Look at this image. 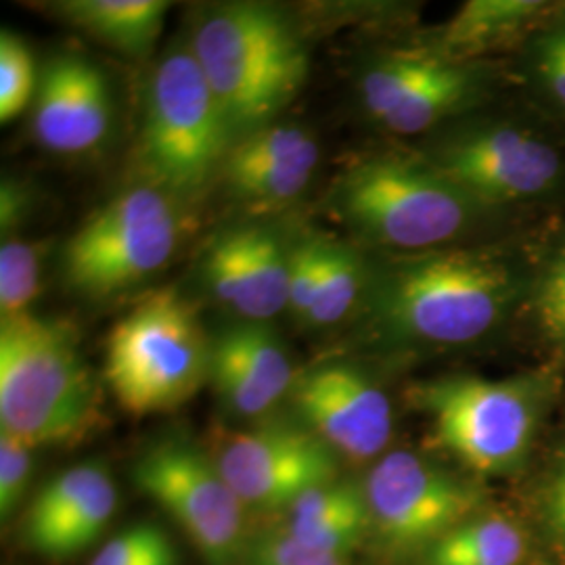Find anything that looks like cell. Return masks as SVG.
Wrapping results in <instances>:
<instances>
[{
    "instance_id": "32",
    "label": "cell",
    "mask_w": 565,
    "mask_h": 565,
    "mask_svg": "<svg viewBox=\"0 0 565 565\" xmlns=\"http://www.w3.org/2000/svg\"><path fill=\"white\" fill-rule=\"evenodd\" d=\"M541 323L555 340L565 342V252L546 273L539 291Z\"/></svg>"
},
{
    "instance_id": "19",
    "label": "cell",
    "mask_w": 565,
    "mask_h": 565,
    "mask_svg": "<svg viewBox=\"0 0 565 565\" xmlns=\"http://www.w3.org/2000/svg\"><path fill=\"white\" fill-rule=\"evenodd\" d=\"M282 527L302 545L343 557L371 530L364 486L331 482L306 492L287 509Z\"/></svg>"
},
{
    "instance_id": "1",
    "label": "cell",
    "mask_w": 565,
    "mask_h": 565,
    "mask_svg": "<svg viewBox=\"0 0 565 565\" xmlns=\"http://www.w3.org/2000/svg\"><path fill=\"white\" fill-rule=\"evenodd\" d=\"M99 392L72 324L30 315L0 321V431L30 448L82 440Z\"/></svg>"
},
{
    "instance_id": "18",
    "label": "cell",
    "mask_w": 565,
    "mask_h": 565,
    "mask_svg": "<svg viewBox=\"0 0 565 565\" xmlns=\"http://www.w3.org/2000/svg\"><path fill=\"white\" fill-rule=\"evenodd\" d=\"M210 382L231 411L256 417L294 390L296 377L277 335L263 323L243 321L212 340Z\"/></svg>"
},
{
    "instance_id": "10",
    "label": "cell",
    "mask_w": 565,
    "mask_h": 565,
    "mask_svg": "<svg viewBox=\"0 0 565 565\" xmlns=\"http://www.w3.org/2000/svg\"><path fill=\"white\" fill-rule=\"evenodd\" d=\"M371 530L394 551L436 545L471 520L480 492L415 452H390L364 482Z\"/></svg>"
},
{
    "instance_id": "28",
    "label": "cell",
    "mask_w": 565,
    "mask_h": 565,
    "mask_svg": "<svg viewBox=\"0 0 565 565\" xmlns=\"http://www.w3.org/2000/svg\"><path fill=\"white\" fill-rule=\"evenodd\" d=\"M90 565H179V555L160 525L141 522L105 543Z\"/></svg>"
},
{
    "instance_id": "7",
    "label": "cell",
    "mask_w": 565,
    "mask_h": 565,
    "mask_svg": "<svg viewBox=\"0 0 565 565\" xmlns=\"http://www.w3.org/2000/svg\"><path fill=\"white\" fill-rule=\"evenodd\" d=\"M545 387L534 377H443L415 390L438 445L482 476L515 469L532 445Z\"/></svg>"
},
{
    "instance_id": "33",
    "label": "cell",
    "mask_w": 565,
    "mask_h": 565,
    "mask_svg": "<svg viewBox=\"0 0 565 565\" xmlns=\"http://www.w3.org/2000/svg\"><path fill=\"white\" fill-rule=\"evenodd\" d=\"M541 72L555 97L565 105V30L541 44Z\"/></svg>"
},
{
    "instance_id": "24",
    "label": "cell",
    "mask_w": 565,
    "mask_h": 565,
    "mask_svg": "<svg viewBox=\"0 0 565 565\" xmlns=\"http://www.w3.org/2000/svg\"><path fill=\"white\" fill-rule=\"evenodd\" d=\"M539 2L520 0H476L467 2L463 11L450 21L446 30V46L480 49L490 42L501 41L518 30L534 11Z\"/></svg>"
},
{
    "instance_id": "4",
    "label": "cell",
    "mask_w": 565,
    "mask_h": 565,
    "mask_svg": "<svg viewBox=\"0 0 565 565\" xmlns=\"http://www.w3.org/2000/svg\"><path fill=\"white\" fill-rule=\"evenodd\" d=\"M212 340L177 287L149 291L114 324L105 382L121 411L149 417L177 411L210 382Z\"/></svg>"
},
{
    "instance_id": "21",
    "label": "cell",
    "mask_w": 565,
    "mask_h": 565,
    "mask_svg": "<svg viewBox=\"0 0 565 565\" xmlns=\"http://www.w3.org/2000/svg\"><path fill=\"white\" fill-rule=\"evenodd\" d=\"M522 530L499 515L471 518L429 546V565H520Z\"/></svg>"
},
{
    "instance_id": "23",
    "label": "cell",
    "mask_w": 565,
    "mask_h": 565,
    "mask_svg": "<svg viewBox=\"0 0 565 565\" xmlns=\"http://www.w3.org/2000/svg\"><path fill=\"white\" fill-rule=\"evenodd\" d=\"M445 60L427 53H396L377 61L363 81L369 114L384 121L424 84Z\"/></svg>"
},
{
    "instance_id": "22",
    "label": "cell",
    "mask_w": 565,
    "mask_h": 565,
    "mask_svg": "<svg viewBox=\"0 0 565 565\" xmlns=\"http://www.w3.org/2000/svg\"><path fill=\"white\" fill-rule=\"evenodd\" d=\"M467 70L443 61L438 70L392 116L385 118L384 124L398 135L424 132L469 97L473 88Z\"/></svg>"
},
{
    "instance_id": "2",
    "label": "cell",
    "mask_w": 565,
    "mask_h": 565,
    "mask_svg": "<svg viewBox=\"0 0 565 565\" xmlns=\"http://www.w3.org/2000/svg\"><path fill=\"white\" fill-rule=\"evenodd\" d=\"M193 55L235 139L266 126L308 76V53L281 11L228 2L200 23Z\"/></svg>"
},
{
    "instance_id": "17",
    "label": "cell",
    "mask_w": 565,
    "mask_h": 565,
    "mask_svg": "<svg viewBox=\"0 0 565 565\" xmlns=\"http://www.w3.org/2000/svg\"><path fill=\"white\" fill-rule=\"evenodd\" d=\"M319 163L317 141L298 126H263L231 145L221 177L243 205L281 207L302 195Z\"/></svg>"
},
{
    "instance_id": "27",
    "label": "cell",
    "mask_w": 565,
    "mask_h": 565,
    "mask_svg": "<svg viewBox=\"0 0 565 565\" xmlns=\"http://www.w3.org/2000/svg\"><path fill=\"white\" fill-rule=\"evenodd\" d=\"M39 76L25 42L9 30L0 34V121L15 120L34 102Z\"/></svg>"
},
{
    "instance_id": "35",
    "label": "cell",
    "mask_w": 565,
    "mask_h": 565,
    "mask_svg": "<svg viewBox=\"0 0 565 565\" xmlns=\"http://www.w3.org/2000/svg\"><path fill=\"white\" fill-rule=\"evenodd\" d=\"M2 212V228L7 231V226H13V224L20 221L21 216L25 214V195L23 191H18L13 184H4L2 186V203H0Z\"/></svg>"
},
{
    "instance_id": "3",
    "label": "cell",
    "mask_w": 565,
    "mask_h": 565,
    "mask_svg": "<svg viewBox=\"0 0 565 565\" xmlns=\"http://www.w3.org/2000/svg\"><path fill=\"white\" fill-rule=\"evenodd\" d=\"M511 296V275L494 258L461 249L422 252L382 273L375 315L398 340L457 345L499 323Z\"/></svg>"
},
{
    "instance_id": "11",
    "label": "cell",
    "mask_w": 565,
    "mask_h": 565,
    "mask_svg": "<svg viewBox=\"0 0 565 565\" xmlns=\"http://www.w3.org/2000/svg\"><path fill=\"white\" fill-rule=\"evenodd\" d=\"M214 461L247 509H289L306 492L338 482V455L306 425L226 436Z\"/></svg>"
},
{
    "instance_id": "29",
    "label": "cell",
    "mask_w": 565,
    "mask_h": 565,
    "mask_svg": "<svg viewBox=\"0 0 565 565\" xmlns=\"http://www.w3.org/2000/svg\"><path fill=\"white\" fill-rule=\"evenodd\" d=\"M327 243L308 239L289 252L287 308L306 321L323 275Z\"/></svg>"
},
{
    "instance_id": "26",
    "label": "cell",
    "mask_w": 565,
    "mask_h": 565,
    "mask_svg": "<svg viewBox=\"0 0 565 565\" xmlns=\"http://www.w3.org/2000/svg\"><path fill=\"white\" fill-rule=\"evenodd\" d=\"M41 252L34 243L0 245V317L15 319L30 315V306L41 294Z\"/></svg>"
},
{
    "instance_id": "13",
    "label": "cell",
    "mask_w": 565,
    "mask_h": 565,
    "mask_svg": "<svg viewBox=\"0 0 565 565\" xmlns=\"http://www.w3.org/2000/svg\"><path fill=\"white\" fill-rule=\"evenodd\" d=\"M291 396L303 425L338 457L369 461L390 443V401L356 366H317L296 382Z\"/></svg>"
},
{
    "instance_id": "16",
    "label": "cell",
    "mask_w": 565,
    "mask_h": 565,
    "mask_svg": "<svg viewBox=\"0 0 565 565\" xmlns=\"http://www.w3.org/2000/svg\"><path fill=\"white\" fill-rule=\"evenodd\" d=\"M32 109V130L44 149L84 153L109 130L111 90L97 65L60 55L42 70Z\"/></svg>"
},
{
    "instance_id": "8",
    "label": "cell",
    "mask_w": 565,
    "mask_h": 565,
    "mask_svg": "<svg viewBox=\"0 0 565 565\" xmlns=\"http://www.w3.org/2000/svg\"><path fill=\"white\" fill-rule=\"evenodd\" d=\"M179 242L174 198L141 184L116 195L82 224L65 247V277L86 296H114L160 270Z\"/></svg>"
},
{
    "instance_id": "9",
    "label": "cell",
    "mask_w": 565,
    "mask_h": 565,
    "mask_svg": "<svg viewBox=\"0 0 565 565\" xmlns=\"http://www.w3.org/2000/svg\"><path fill=\"white\" fill-rule=\"evenodd\" d=\"M132 480L181 525L207 565H235L245 551L247 522L235 490L198 446L162 440L137 459Z\"/></svg>"
},
{
    "instance_id": "30",
    "label": "cell",
    "mask_w": 565,
    "mask_h": 565,
    "mask_svg": "<svg viewBox=\"0 0 565 565\" xmlns=\"http://www.w3.org/2000/svg\"><path fill=\"white\" fill-rule=\"evenodd\" d=\"M32 448L0 431V518L15 515L32 478Z\"/></svg>"
},
{
    "instance_id": "20",
    "label": "cell",
    "mask_w": 565,
    "mask_h": 565,
    "mask_svg": "<svg viewBox=\"0 0 565 565\" xmlns=\"http://www.w3.org/2000/svg\"><path fill=\"white\" fill-rule=\"evenodd\" d=\"M163 0H67L57 13L70 25L130 57H145L163 30Z\"/></svg>"
},
{
    "instance_id": "25",
    "label": "cell",
    "mask_w": 565,
    "mask_h": 565,
    "mask_svg": "<svg viewBox=\"0 0 565 565\" xmlns=\"http://www.w3.org/2000/svg\"><path fill=\"white\" fill-rule=\"evenodd\" d=\"M363 287V268L356 254L340 245H329L324 252L323 275L308 310L306 323L333 324L352 310Z\"/></svg>"
},
{
    "instance_id": "6",
    "label": "cell",
    "mask_w": 565,
    "mask_h": 565,
    "mask_svg": "<svg viewBox=\"0 0 565 565\" xmlns=\"http://www.w3.org/2000/svg\"><path fill=\"white\" fill-rule=\"evenodd\" d=\"M335 205L366 239L424 252L455 239L478 203L429 162L375 158L343 174Z\"/></svg>"
},
{
    "instance_id": "31",
    "label": "cell",
    "mask_w": 565,
    "mask_h": 565,
    "mask_svg": "<svg viewBox=\"0 0 565 565\" xmlns=\"http://www.w3.org/2000/svg\"><path fill=\"white\" fill-rule=\"evenodd\" d=\"M252 565H345L343 557L298 543L285 527H277L249 546Z\"/></svg>"
},
{
    "instance_id": "15",
    "label": "cell",
    "mask_w": 565,
    "mask_h": 565,
    "mask_svg": "<svg viewBox=\"0 0 565 565\" xmlns=\"http://www.w3.org/2000/svg\"><path fill=\"white\" fill-rule=\"evenodd\" d=\"M212 296L249 323H264L287 308L289 252L258 226L216 237L203 258Z\"/></svg>"
},
{
    "instance_id": "34",
    "label": "cell",
    "mask_w": 565,
    "mask_h": 565,
    "mask_svg": "<svg viewBox=\"0 0 565 565\" xmlns=\"http://www.w3.org/2000/svg\"><path fill=\"white\" fill-rule=\"evenodd\" d=\"M546 513L553 532L565 545V448L551 476V484L546 492Z\"/></svg>"
},
{
    "instance_id": "14",
    "label": "cell",
    "mask_w": 565,
    "mask_h": 565,
    "mask_svg": "<svg viewBox=\"0 0 565 565\" xmlns=\"http://www.w3.org/2000/svg\"><path fill=\"white\" fill-rule=\"evenodd\" d=\"M116 507L118 490L103 465L70 467L42 486L28 509L25 545L51 559L74 557L102 536Z\"/></svg>"
},
{
    "instance_id": "5",
    "label": "cell",
    "mask_w": 565,
    "mask_h": 565,
    "mask_svg": "<svg viewBox=\"0 0 565 565\" xmlns=\"http://www.w3.org/2000/svg\"><path fill=\"white\" fill-rule=\"evenodd\" d=\"M233 142L235 132L193 51H172L153 72L142 121L149 184L172 198H193L221 174Z\"/></svg>"
},
{
    "instance_id": "12",
    "label": "cell",
    "mask_w": 565,
    "mask_h": 565,
    "mask_svg": "<svg viewBox=\"0 0 565 565\" xmlns=\"http://www.w3.org/2000/svg\"><path fill=\"white\" fill-rule=\"evenodd\" d=\"M429 163L476 203L515 202L546 191L557 153L515 128H486L443 145Z\"/></svg>"
}]
</instances>
